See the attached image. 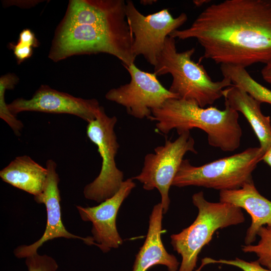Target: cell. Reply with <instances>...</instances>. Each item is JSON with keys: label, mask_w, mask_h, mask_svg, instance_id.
I'll return each mask as SVG.
<instances>
[{"label": "cell", "mask_w": 271, "mask_h": 271, "mask_svg": "<svg viewBox=\"0 0 271 271\" xmlns=\"http://www.w3.org/2000/svg\"><path fill=\"white\" fill-rule=\"evenodd\" d=\"M261 74L263 80L271 85V61L262 68Z\"/></svg>", "instance_id": "26"}, {"label": "cell", "mask_w": 271, "mask_h": 271, "mask_svg": "<svg viewBox=\"0 0 271 271\" xmlns=\"http://www.w3.org/2000/svg\"><path fill=\"white\" fill-rule=\"evenodd\" d=\"M135 187L133 179L129 178L123 182L115 195L98 205L87 207L76 206L82 220L92 222L93 241L104 253L122 244L123 240L116 226V216L122 202Z\"/></svg>", "instance_id": "13"}, {"label": "cell", "mask_w": 271, "mask_h": 271, "mask_svg": "<svg viewBox=\"0 0 271 271\" xmlns=\"http://www.w3.org/2000/svg\"><path fill=\"white\" fill-rule=\"evenodd\" d=\"M209 1H194L193 3L195 4V5L197 6H200L205 3H208Z\"/></svg>", "instance_id": "28"}, {"label": "cell", "mask_w": 271, "mask_h": 271, "mask_svg": "<svg viewBox=\"0 0 271 271\" xmlns=\"http://www.w3.org/2000/svg\"><path fill=\"white\" fill-rule=\"evenodd\" d=\"M57 164L52 159L46 163L48 174L42 192L34 197L38 203H43L47 211V224L42 237L34 243L18 246L14 250L18 258H27L37 253V249L43 243L54 238L64 237L68 239H80L88 245H95L92 237H82L68 231L64 226L61 219L60 190L58 187L60 179L56 172Z\"/></svg>", "instance_id": "12"}, {"label": "cell", "mask_w": 271, "mask_h": 271, "mask_svg": "<svg viewBox=\"0 0 271 271\" xmlns=\"http://www.w3.org/2000/svg\"><path fill=\"white\" fill-rule=\"evenodd\" d=\"M133 36L127 20L82 24L60 23L48 57L57 62L80 55L106 53L120 60L123 66L134 63Z\"/></svg>", "instance_id": "3"}, {"label": "cell", "mask_w": 271, "mask_h": 271, "mask_svg": "<svg viewBox=\"0 0 271 271\" xmlns=\"http://www.w3.org/2000/svg\"><path fill=\"white\" fill-rule=\"evenodd\" d=\"M262 161L271 168V147L264 154Z\"/></svg>", "instance_id": "27"}, {"label": "cell", "mask_w": 271, "mask_h": 271, "mask_svg": "<svg viewBox=\"0 0 271 271\" xmlns=\"http://www.w3.org/2000/svg\"><path fill=\"white\" fill-rule=\"evenodd\" d=\"M222 94L224 104L241 112L246 119L265 153L271 147V120L269 116L262 113L261 103L234 84L224 89Z\"/></svg>", "instance_id": "16"}, {"label": "cell", "mask_w": 271, "mask_h": 271, "mask_svg": "<svg viewBox=\"0 0 271 271\" xmlns=\"http://www.w3.org/2000/svg\"><path fill=\"white\" fill-rule=\"evenodd\" d=\"M19 81V78L14 73L5 74L0 78V117L10 126L17 136H20L24 124L9 110L5 102V94L7 90L13 89Z\"/></svg>", "instance_id": "20"}, {"label": "cell", "mask_w": 271, "mask_h": 271, "mask_svg": "<svg viewBox=\"0 0 271 271\" xmlns=\"http://www.w3.org/2000/svg\"><path fill=\"white\" fill-rule=\"evenodd\" d=\"M123 0H71L60 23L82 24L126 20Z\"/></svg>", "instance_id": "17"}, {"label": "cell", "mask_w": 271, "mask_h": 271, "mask_svg": "<svg viewBox=\"0 0 271 271\" xmlns=\"http://www.w3.org/2000/svg\"><path fill=\"white\" fill-rule=\"evenodd\" d=\"M18 40L26 42L33 48L39 46V42L35 34L30 29H25L21 31Z\"/></svg>", "instance_id": "25"}, {"label": "cell", "mask_w": 271, "mask_h": 271, "mask_svg": "<svg viewBox=\"0 0 271 271\" xmlns=\"http://www.w3.org/2000/svg\"><path fill=\"white\" fill-rule=\"evenodd\" d=\"M214 263H220L237 267L243 271H271L262 266L257 260L247 261L246 260L236 257L234 259H215L211 257H205L201 260V265L195 271H200L206 265Z\"/></svg>", "instance_id": "22"}, {"label": "cell", "mask_w": 271, "mask_h": 271, "mask_svg": "<svg viewBox=\"0 0 271 271\" xmlns=\"http://www.w3.org/2000/svg\"><path fill=\"white\" fill-rule=\"evenodd\" d=\"M219 201L243 209L250 215L251 223L244 238L245 245L255 241L260 227L271 224V201L259 193L253 181L237 189L220 191Z\"/></svg>", "instance_id": "14"}, {"label": "cell", "mask_w": 271, "mask_h": 271, "mask_svg": "<svg viewBox=\"0 0 271 271\" xmlns=\"http://www.w3.org/2000/svg\"><path fill=\"white\" fill-rule=\"evenodd\" d=\"M192 200L198 210L196 218L189 226L170 237L174 250L182 257L178 271H194L199 254L217 230L245 221L242 209L229 203L209 202L202 191L194 194Z\"/></svg>", "instance_id": "5"}, {"label": "cell", "mask_w": 271, "mask_h": 271, "mask_svg": "<svg viewBox=\"0 0 271 271\" xmlns=\"http://www.w3.org/2000/svg\"><path fill=\"white\" fill-rule=\"evenodd\" d=\"M9 47L13 51L18 64H20L30 58L33 54V48L29 44L18 40L15 44L11 43Z\"/></svg>", "instance_id": "24"}, {"label": "cell", "mask_w": 271, "mask_h": 271, "mask_svg": "<svg viewBox=\"0 0 271 271\" xmlns=\"http://www.w3.org/2000/svg\"><path fill=\"white\" fill-rule=\"evenodd\" d=\"M26 264L29 271H56L58 266L51 257L36 253L26 258Z\"/></svg>", "instance_id": "23"}, {"label": "cell", "mask_w": 271, "mask_h": 271, "mask_svg": "<svg viewBox=\"0 0 271 271\" xmlns=\"http://www.w3.org/2000/svg\"><path fill=\"white\" fill-rule=\"evenodd\" d=\"M170 36L196 39L203 58L239 66L271 61V0H225L206 8L192 25Z\"/></svg>", "instance_id": "1"}, {"label": "cell", "mask_w": 271, "mask_h": 271, "mask_svg": "<svg viewBox=\"0 0 271 271\" xmlns=\"http://www.w3.org/2000/svg\"><path fill=\"white\" fill-rule=\"evenodd\" d=\"M223 77L230 79L233 84L244 89L252 97L262 103L271 105V90L255 81L245 68L230 65H221Z\"/></svg>", "instance_id": "19"}, {"label": "cell", "mask_w": 271, "mask_h": 271, "mask_svg": "<svg viewBox=\"0 0 271 271\" xmlns=\"http://www.w3.org/2000/svg\"><path fill=\"white\" fill-rule=\"evenodd\" d=\"M163 210L161 203L155 205L150 216L146 238L136 255L132 271H148L154 265L165 266L168 271H178L180 262L167 252L161 239Z\"/></svg>", "instance_id": "15"}, {"label": "cell", "mask_w": 271, "mask_h": 271, "mask_svg": "<svg viewBox=\"0 0 271 271\" xmlns=\"http://www.w3.org/2000/svg\"><path fill=\"white\" fill-rule=\"evenodd\" d=\"M123 66L129 74V82L110 89L105 97L124 107L129 115L148 118L153 110L161 107L167 100L179 98L162 85L154 73L144 71L134 63Z\"/></svg>", "instance_id": "10"}, {"label": "cell", "mask_w": 271, "mask_h": 271, "mask_svg": "<svg viewBox=\"0 0 271 271\" xmlns=\"http://www.w3.org/2000/svg\"><path fill=\"white\" fill-rule=\"evenodd\" d=\"M257 235L259 240L256 244L243 245L244 253H253L257 256V260L263 267L271 270V224L262 226Z\"/></svg>", "instance_id": "21"}, {"label": "cell", "mask_w": 271, "mask_h": 271, "mask_svg": "<svg viewBox=\"0 0 271 271\" xmlns=\"http://www.w3.org/2000/svg\"><path fill=\"white\" fill-rule=\"evenodd\" d=\"M46 168L27 155L18 156L0 171L2 180L34 196L40 194L47 177Z\"/></svg>", "instance_id": "18"}, {"label": "cell", "mask_w": 271, "mask_h": 271, "mask_svg": "<svg viewBox=\"0 0 271 271\" xmlns=\"http://www.w3.org/2000/svg\"><path fill=\"white\" fill-rule=\"evenodd\" d=\"M194 146L190 131L179 134L174 141L166 140L164 146L157 147L154 153L146 155L141 173L132 178L140 182L146 190L158 189L164 214L169 209V189L185 155L189 152L197 153Z\"/></svg>", "instance_id": "8"}, {"label": "cell", "mask_w": 271, "mask_h": 271, "mask_svg": "<svg viewBox=\"0 0 271 271\" xmlns=\"http://www.w3.org/2000/svg\"><path fill=\"white\" fill-rule=\"evenodd\" d=\"M115 116H108L101 106L96 118L88 123L87 136L97 147L102 160L98 176L84 188V197L101 203L112 197L119 190L123 181V173L116 166L115 156L119 145L114 131Z\"/></svg>", "instance_id": "7"}, {"label": "cell", "mask_w": 271, "mask_h": 271, "mask_svg": "<svg viewBox=\"0 0 271 271\" xmlns=\"http://www.w3.org/2000/svg\"><path fill=\"white\" fill-rule=\"evenodd\" d=\"M11 113L24 111L65 113L75 115L87 123L94 120L101 106L95 98L84 99L42 85L30 99L18 98L7 104Z\"/></svg>", "instance_id": "11"}, {"label": "cell", "mask_w": 271, "mask_h": 271, "mask_svg": "<svg viewBox=\"0 0 271 271\" xmlns=\"http://www.w3.org/2000/svg\"><path fill=\"white\" fill-rule=\"evenodd\" d=\"M264 154L260 147H250L200 166H194L184 159L172 186H194L220 191L239 189L253 181L252 174Z\"/></svg>", "instance_id": "6"}, {"label": "cell", "mask_w": 271, "mask_h": 271, "mask_svg": "<svg viewBox=\"0 0 271 271\" xmlns=\"http://www.w3.org/2000/svg\"><path fill=\"white\" fill-rule=\"evenodd\" d=\"M195 51L192 48L178 52L175 39L169 36L154 66V73L157 76L170 74L173 78L170 92L179 98L193 101L205 107L223 97V90L233 84L226 77L213 81L204 66L192 59Z\"/></svg>", "instance_id": "4"}, {"label": "cell", "mask_w": 271, "mask_h": 271, "mask_svg": "<svg viewBox=\"0 0 271 271\" xmlns=\"http://www.w3.org/2000/svg\"><path fill=\"white\" fill-rule=\"evenodd\" d=\"M225 105L221 110L214 106L202 107L193 101L180 98L167 100L160 108L152 110L148 119L156 122L160 132L168 133L176 129L178 134L197 128L207 136L208 144L225 152L240 146L242 130L239 113Z\"/></svg>", "instance_id": "2"}, {"label": "cell", "mask_w": 271, "mask_h": 271, "mask_svg": "<svg viewBox=\"0 0 271 271\" xmlns=\"http://www.w3.org/2000/svg\"><path fill=\"white\" fill-rule=\"evenodd\" d=\"M126 18L133 36L132 50L134 57L142 55L154 67L164 48L166 38L187 20L181 13L174 18L168 9L145 16L131 1H127Z\"/></svg>", "instance_id": "9"}]
</instances>
